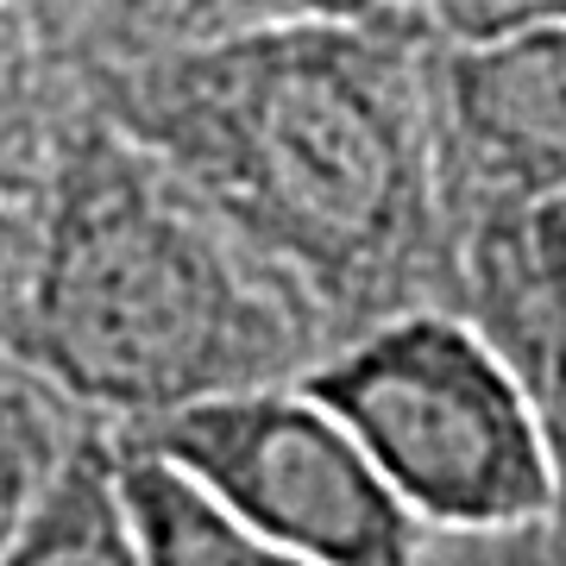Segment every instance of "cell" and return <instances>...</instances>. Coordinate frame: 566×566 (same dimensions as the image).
I'll use <instances>...</instances> for the list:
<instances>
[{"instance_id":"obj_1","label":"cell","mask_w":566,"mask_h":566,"mask_svg":"<svg viewBox=\"0 0 566 566\" xmlns=\"http://www.w3.org/2000/svg\"><path fill=\"white\" fill-rule=\"evenodd\" d=\"M434 39L422 0H385L76 76L277 277L334 359L416 308H465L428 102Z\"/></svg>"},{"instance_id":"obj_2","label":"cell","mask_w":566,"mask_h":566,"mask_svg":"<svg viewBox=\"0 0 566 566\" xmlns=\"http://www.w3.org/2000/svg\"><path fill=\"white\" fill-rule=\"evenodd\" d=\"M0 353L114 428L214 397L303 385L322 334L82 88L76 63L7 44Z\"/></svg>"},{"instance_id":"obj_3","label":"cell","mask_w":566,"mask_h":566,"mask_svg":"<svg viewBox=\"0 0 566 566\" xmlns=\"http://www.w3.org/2000/svg\"><path fill=\"white\" fill-rule=\"evenodd\" d=\"M441 535L547 516V422L465 308H416L303 378Z\"/></svg>"},{"instance_id":"obj_4","label":"cell","mask_w":566,"mask_h":566,"mask_svg":"<svg viewBox=\"0 0 566 566\" xmlns=\"http://www.w3.org/2000/svg\"><path fill=\"white\" fill-rule=\"evenodd\" d=\"M120 441L164 453L240 523L322 566H422L434 542L385 465L308 385L214 397L164 422L120 428Z\"/></svg>"},{"instance_id":"obj_5","label":"cell","mask_w":566,"mask_h":566,"mask_svg":"<svg viewBox=\"0 0 566 566\" xmlns=\"http://www.w3.org/2000/svg\"><path fill=\"white\" fill-rule=\"evenodd\" d=\"M434 158L460 240L491 214L566 189V25L434 39Z\"/></svg>"},{"instance_id":"obj_6","label":"cell","mask_w":566,"mask_h":566,"mask_svg":"<svg viewBox=\"0 0 566 566\" xmlns=\"http://www.w3.org/2000/svg\"><path fill=\"white\" fill-rule=\"evenodd\" d=\"M465 315L523 371L535 403L566 390V189L465 233Z\"/></svg>"},{"instance_id":"obj_7","label":"cell","mask_w":566,"mask_h":566,"mask_svg":"<svg viewBox=\"0 0 566 566\" xmlns=\"http://www.w3.org/2000/svg\"><path fill=\"white\" fill-rule=\"evenodd\" d=\"M120 491L139 528L145 566H322L240 523L221 497H208L182 465H170L151 447L120 441Z\"/></svg>"},{"instance_id":"obj_8","label":"cell","mask_w":566,"mask_h":566,"mask_svg":"<svg viewBox=\"0 0 566 566\" xmlns=\"http://www.w3.org/2000/svg\"><path fill=\"white\" fill-rule=\"evenodd\" d=\"M0 566H145L120 491V428H95L82 441L51 497L0 542Z\"/></svg>"},{"instance_id":"obj_9","label":"cell","mask_w":566,"mask_h":566,"mask_svg":"<svg viewBox=\"0 0 566 566\" xmlns=\"http://www.w3.org/2000/svg\"><path fill=\"white\" fill-rule=\"evenodd\" d=\"M102 422L95 409H82L70 390H57L44 371L20 359H0V542L51 497L82 441Z\"/></svg>"},{"instance_id":"obj_10","label":"cell","mask_w":566,"mask_h":566,"mask_svg":"<svg viewBox=\"0 0 566 566\" xmlns=\"http://www.w3.org/2000/svg\"><path fill=\"white\" fill-rule=\"evenodd\" d=\"M365 7H385V0H88L76 63L151 57V51H182V44L259 32V25L365 13Z\"/></svg>"},{"instance_id":"obj_11","label":"cell","mask_w":566,"mask_h":566,"mask_svg":"<svg viewBox=\"0 0 566 566\" xmlns=\"http://www.w3.org/2000/svg\"><path fill=\"white\" fill-rule=\"evenodd\" d=\"M422 566H566V547L547 535V523L485 528V535H441L434 528Z\"/></svg>"},{"instance_id":"obj_12","label":"cell","mask_w":566,"mask_h":566,"mask_svg":"<svg viewBox=\"0 0 566 566\" xmlns=\"http://www.w3.org/2000/svg\"><path fill=\"white\" fill-rule=\"evenodd\" d=\"M447 39H497L528 25H566V0H428Z\"/></svg>"},{"instance_id":"obj_13","label":"cell","mask_w":566,"mask_h":566,"mask_svg":"<svg viewBox=\"0 0 566 566\" xmlns=\"http://www.w3.org/2000/svg\"><path fill=\"white\" fill-rule=\"evenodd\" d=\"M82 25H88V0H7V44L39 51V57L76 63Z\"/></svg>"},{"instance_id":"obj_14","label":"cell","mask_w":566,"mask_h":566,"mask_svg":"<svg viewBox=\"0 0 566 566\" xmlns=\"http://www.w3.org/2000/svg\"><path fill=\"white\" fill-rule=\"evenodd\" d=\"M542 422H547V535L566 547V390L554 403H542Z\"/></svg>"},{"instance_id":"obj_15","label":"cell","mask_w":566,"mask_h":566,"mask_svg":"<svg viewBox=\"0 0 566 566\" xmlns=\"http://www.w3.org/2000/svg\"><path fill=\"white\" fill-rule=\"evenodd\" d=\"M422 7H428V0H422Z\"/></svg>"}]
</instances>
